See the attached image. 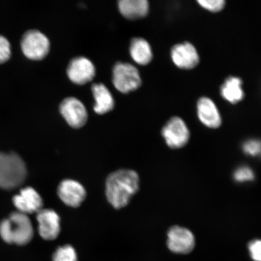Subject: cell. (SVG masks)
Segmentation results:
<instances>
[{
    "mask_svg": "<svg viewBox=\"0 0 261 261\" xmlns=\"http://www.w3.org/2000/svg\"><path fill=\"white\" fill-rule=\"evenodd\" d=\"M118 8L124 17L138 19L148 14L149 3L146 0H120L118 2Z\"/></svg>",
    "mask_w": 261,
    "mask_h": 261,
    "instance_id": "16",
    "label": "cell"
},
{
    "mask_svg": "<svg viewBox=\"0 0 261 261\" xmlns=\"http://www.w3.org/2000/svg\"><path fill=\"white\" fill-rule=\"evenodd\" d=\"M113 83L122 93L135 91L141 86L142 80L137 68L125 63H117L113 70Z\"/></svg>",
    "mask_w": 261,
    "mask_h": 261,
    "instance_id": "5",
    "label": "cell"
},
{
    "mask_svg": "<svg viewBox=\"0 0 261 261\" xmlns=\"http://www.w3.org/2000/svg\"><path fill=\"white\" fill-rule=\"evenodd\" d=\"M60 111L65 121L74 128H80L86 125L88 114L86 107L76 97L65 98L60 106Z\"/></svg>",
    "mask_w": 261,
    "mask_h": 261,
    "instance_id": "7",
    "label": "cell"
},
{
    "mask_svg": "<svg viewBox=\"0 0 261 261\" xmlns=\"http://www.w3.org/2000/svg\"><path fill=\"white\" fill-rule=\"evenodd\" d=\"M198 3L201 7L214 12L221 11L225 6L224 0H199Z\"/></svg>",
    "mask_w": 261,
    "mask_h": 261,
    "instance_id": "23",
    "label": "cell"
},
{
    "mask_svg": "<svg viewBox=\"0 0 261 261\" xmlns=\"http://www.w3.org/2000/svg\"><path fill=\"white\" fill-rule=\"evenodd\" d=\"M233 178L238 182L252 181L254 178V174L249 166H242L238 168L234 172Z\"/></svg>",
    "mask_w": 261,
    "mask_h": 261,
    "instance_id": "21",
    "label": "cell"
},
{
    "mask_svg": "<svg viewBox=\"0 0 261 261\" xmlns=\"http://www.w3.org/2000/svg\"><path fill=\"white\" fill-rule=\"evenodd\" d=\"M34 231L28 215L14 212L0 223V236L5 242L23 246L31 242Z\"/></svg>",
    "mask_w": 261,
    "mask_h": 261,
    "instance_id": "2",
    "label": "cell"
},
{
    "mask_svg": "<svg viewBox=\"0 0 261 261\" xmlns=\"http://www.w3.org/2000/svg\"><path fill=\"white\" fill-rule=\"evenodd\" d=\"M248 248L252 259L254 261H261V240L250 241Z\"/></svg>",
    "mask_w": 261,
    "mask_h": 261,
    "instance_id": "24",
    "label": "cell"
},
{
    "mask_svg": "<svg viewBox=\"0 0 261 261\" xmlns=\"http://www.w3.org/2000/svg\"><path fill=\"white\" fill-rule=\"evenodd\" d=\"M54 261H77L76 250L70 245L58 248L53 256Z\"/></svg>",
    "mask_w": 261,
    "mask_h": 261,
    "instance_id": "19",
    "label": "cell"
},
{
    "mask_svg": "<svg viewBox=\"0 0 261 261\" xmlns=\"http://www.w3.org/2000/svg\"><path fill=\"white\" fill-rule=\"evenodd\" d=\"M27 168L21 156L14 152H0V188L12 190L24 184Z\"/></svg>",
    "mask_w": 261,
    "mask_h": 261,
    "instance_id": "3",
    "label": "cell"
},
{
    "mask_svg": "<svg viewBox=\"0 0 261 261\" xmlns=\"http://www.w3.org/2000/svg\"><path fill=\"white\" fill-rule=\"evenodd\" d=\"M139 188L137 172L129 169H120L111 174L106 181V196L113 206L119 210L125 207Z\"/></svg>",
    "mask_w": 261,
    "mask_h": 261,
    "instance_id": "1",
    "label": "cell"
},
{
    "mask_svg": "<svg viewBox=\"0 0 261 261\" xmlns=\"http://www.w3.org/2000/svg\"><path fill=\"white\" fill-rule=\"evenodd\" d=\"M11 57V44L7 38L0 35V64L6 63Z\"/></svg>",
    "mask_w": 261,
    "mask_h": 261,
    "instance_id": "22",
    "label": "cell"
},
{
    "mask_svg": "<svg viewBox=\"0 0 261 261\" xmlns=\"http://www.w3.org/2000/svg\"><path fill=\"white\" fill-rule=\"evenodd\" d=\"M195 237L187 228L175 226L168 232L167 246L173 253L188 254L194 249Z\"/></svg>",
    "mask_w": 261,
    "mask_h": 261,
    "instance_id": "8",
    "label": "cell"
},
{
    "mask_svg": "<svg viewBox=\"0 0 261 261\" xmlns=\"http://www.w3.org/2000/svg\"><path fill=\"white\" fill-rule=\"evenodd\" d=\"M68 78L77 85L86 84L92 81L96 74L95 67L92 62L85 57L73 59L68 65Z\"/></svg>",
    "mask_w": 261,
    "mask_h": 261,
    "instance_id": "9",
    "label": "cell"
},
{
    "mask_svg": "<svg viewBox=\"0 0 261 261\" xmlns=\"http://www.w3.org/2000/svg\"><path fill=\"white\" fill-rule=\"evenodd\" d=\"M13 203L18 212L27 215L37 214L43 208L42 197L37 191L31 187L21 189L19 194L13 198Z\"/></svg>",
    "mask_w": 261,
    "mask_h": 261,
    "instance_id": "10",
    "label": "cell"
},
{
    "mask_svg": "<svg viewBox=\"0 0 261 261\" xmlns=\"http://www.w3.org/2000/svg\"><path fill=\"white\" fill-rule=\"evenodd\" d=\"M243 82L240 78L228 77L221 88V94L224 99L231 103H237L243 99Z\"/></svg>",
    "mask_w": 261,
    "mask_h": 261,
    "instance_id": "18",
    "label": "cell"
},
{
    "mask_svg": "<svg viewBox=\"0 0 261 261\" xmlns=\"http://www.w3.org/2000/svg\"><path fill=\"white\" fill-rule=\"evenodd\" d=\"M129 51L133 60L139 65H146L152 59L151 47L142 38H135L130 41Z\"/></svg>",
    "mask_w": 261,
    "mask_h": 261,
    "instance_id": "17",
    "label": "cell"
},
{
    "mask_svg": "<svg viewBox=\"0 0 261 261\" xmlns=\"http://www.w3.org/2000/svg\"><path fill=\"white\" fill-rule=\"evenodd\" d=\"M199 119L205 126L217 128L221 124V117L216 105L210 98L201 97L197 103Z\"/></svg>",
    "mask_w": 261,
    "mask_h": 261,
    "instance_id": "14",
    "label": "cell"
},
{
    "mask_svg": "<svg viewBox=\"0 0 261 261\" xmlns=\"http://www.w3.org/2000/svg\"><path fill=\"white\" fill-rule=\"evenodd\" d=\"M95 100L94 110L98 114H104L112 111L114 107V100L112 93L103 84H94L91 87Z\"/></svg>",
    "mask_w": 261,
    "mask_h": 261,
    "instance_id": "15",
    "label": "cell"
},
{
    "mask_svg": "<svg viewBox=\"0 0 261 261\" xmlns=\"http://www.w3.org/2000/svg\"><path fill=\"white\" fill-rule=\"evenodd\" d=\"M243 151L247 155L261 158V140L252 139L246 140L242 146Z\"/></svg>",
    "mask_w": 261,
    "mask_h": 261,
    "instance_id": "20",
    "label": "cell"
},
{
    "mask_svg": "<svg viewBox=\"0 0 261 261\" xmlns=\"http://www.w3.org/2000/svg\"><path fill=\"white\" fill-rule=\"evenodd\" d=\"M38 230L45 240L56 239L60 233V218L56 212L42 208L37 214Z\"/></svg>",
    "mask_w": 261,
    "mask_h": 261,
    "instance_id": "12",
    "label": "cell"
},
{
    "mask_svg": "<svg viewBox=\"0 0 261 261\" xmlns=\"http://www.w3.org/2000/svg\"><path fill=\"white\" fill-rule=\"evenodd\" d=\"M21 48L26 58L33 61L43 60L50 50V41L42 32L29 30L22 35Z\"/></svg>",
    "mask_w": 261,
    "mask_h": 261,
    "instance_id": "4",
    "label": "cell"
},
{
    "mask_svg": "<svg viewBox=\"0 0 261 261\" xmlns=\"http://www.w3.org/2000/svg\"><path fill=\"white\" fill-rule=\"evenodd\" d=\"M171 55L174 63L182 69H191L199 63L197 50L193 45L188 42L174 45Z\"/></svg>",
    "mask_w": 261,
    "mask_h": 261,
    "instance_id": "13",
    "label": "cell"
},
{
    "mask_svg": "<svg viewBox=\"0 0 261 261\" xmlns=\"http://www.w3.org/2000/svg\"><path fill=\"white\" fill-rule=\"evenodd\" d=\"M58 195L68 206L77 207L86 199V191L79 182L73 179H65L59 185Z\"/></svg>",
    "mask_w": 261,
    "mask_h": 261,
    "instance_id": "11",
    "label": "cell"
},
{
    "mask_svg": "<svg viewBox=\"0 0 261 261\" xmlns=\"http://www.w3.org/2000/svg\"><path fill=\"white\" fill-rule=\"evenodd\" d=\"M162 135L166 144L172 149L181 148L189 142L190 133L187 124L178 117H172L163 126Z\"/></svg>",
    "mask_w": 261,
    "mask_h": 261,
    "instance_id": "6",
    "label": "cell"
}]
</instances>
